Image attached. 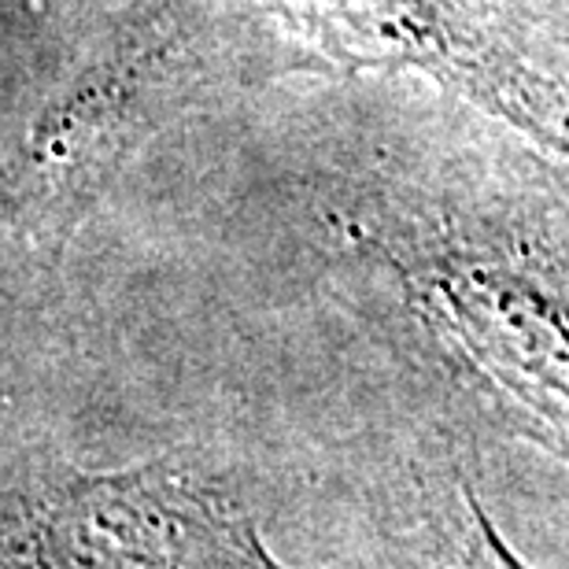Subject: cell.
I'll list each match as a JSON object with an SVG mask.
<instances>
[{
  "label": "cell",
  "instance_id": "5",
  "mask_svg": "<svg viewBox=\"0 0 569 569\" xmlns=\"http://www.w3.org/2000/svg\"><path fill=\"white\" fill-rule=\"evenodd\" d=\"M443 540H448V566L451 569H532L507 548L492 518L485 515L481 499L470 488H459L451 499H443Z\"/></svg>",
  "mask_w": 569,
  "mask_h": 569
},
{
  "label": "cell",
  "instance_id": "3",
  "mask_svg": "<svg viewBox=\"0 0 569 569\" xmlns=\"http://www.w3.org/2000/svg\"><path fill=\"white\" fill-rule=\"evenodd\" d=\"M462 356L569 451V281L492 252H443L415 278Z\"/></svg>",
  "mask_w": 569,
  "mask_h": 569
},
{
  "label": "cell",
  "instance_id": "2",
  "mask_svg": "<svg viewBox=\"0 0 569 569\" xmlns=\"http://www.w3.org/2000/svg\"><path fill=\"white\" fill-rule=\"evenodd\" d=\"M192 38L167 16H141L78 71L30 127L11 170L22 214L71 219L108 170L186 97Z\"/></svg>",
  "mask_w": 569,
  "mask_h": 569
},
{
  "label": "cell",
  "instance_id": "1",
  "mask_svg": "<svg viewBox=\"0 0 569 569\" xmlns=\"http://www.w3.org/2000/svg\"><path fill=\"white\" fill-rule=\"evenodd\" d=\"M27 569H281L252 510L186 455L56 481L19 526Z\"/></svg>",
  "mask_w": 569,
  "mask_h": 569
},
{
  "label": "cell",
  "instance_id": "4",
  "mask_svg": "<svg viewBox=\"0 0 569 569\" xmlns=\"http://www.w3.org/2000/svg\"><path fill=\"white\" fill-rule=\"evenodd\" d=\"M307 16L326 22V33L340 30L367 44L370 60H415L432 63L440 74H459L470 82L503 89L499 74L488 71L485 56L492 41L470 33L473 19L459 0H296Z\"/></svg>",
  "mask_w": 569,
  "mask_h": 569
}]
</instances>
